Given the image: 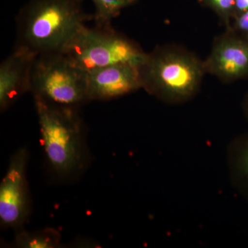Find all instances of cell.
I'll list each match as a JSON object with an SVG mask.
<instances>
[{"label":"cell","instance_id":"obj_1","mask_svg":"<svg viewBox=\"0 0 248 248\" xmlns=\"http://www.w3.org/2000/svg\"><path fill=\"white\" fill-rule=\"evenodd\" d=\"M140 68L142 89L170 105L192 100L207 74L204 60L174 44L155 47L146 54Z\"/></svg>","mask_w":248,"mask_h":248},{"label":"cell","instance_id":"obj_2","mask_svg":"<svg viewBox=\"0 0 248 248\" xmlns=\"http://www.w3.org/2000/svg\"><path fill=\"white\" fill-rule=\"evenodd\" d=\"M83 0H32L17 17V47L36 55L62 53L89 19Z\"/></svg>","mask_w":248,"mask_h":248},{"label":"cell","instance_id":"obj_3","mask_svg":"<svg viewBox=\"0 0 248 248\" xmlns=\"http://www.w3.org/2000/svg\"><path fill=\"white\" fill-rule=\"evenodd\" d=\"M35 101L41 142L49 170L58 179L76 177L88 162L84 125L77 108Z\"/></svg>","mask_w":248,"mask_h":248},{"label":"cell","instance_id":"obj_4","mask_svg":"<svg viewBox=\"0 0 248 248\" xmlns=\"http://www.w3.org/2000/svg\"><path fill=\"white\" fill-rule=\"evenodd\" d=\"M62 53L80 70L90 71L118 63L141 65L146 56L140 45L109 27H81Z\"/></svg>","mask_w":248,"mask_h":248},{"label":"cell","instance_id":"obj_5","mask_svg":"<svg viewBox=\"0 0 248 248\" xmlns=\"http://www.w3.org/2000/svg\"><path fill=\"white\" fill-rule=\"evenodd\" d=\"M30 91L35 99L60 107L77 108L89 101L86 73L77 68L62 53L36 57Z\"/></svg>","mask_w":248,"mask_h":248},{"label":"cell","instance_id":"obj_6","mask_svg":"<svg viewBox=\"0 0 248 248\" xmlns=\"http://www.w3.org/2000/svg\"><path fill=\"white\" fill-rule=\"evenodd\" d=\"M28 153L20 148L10 160L0 184V223L4 228L22 229L31 213L27 182Z\"/></svg>","mask_w":248,"mask_h":248},{"label":"cell","instance_id":"obj_7","mask_svg":"<svg viewBox=\"0 0 248 248\" xmlns=\"http://www.w3.org/2000/svg\"><path fill=\"white\" fill-rule=\"evenodd\" d=\"M207 74L223 83L248 79V38L226 29L214 40L204 60Z\"/></svg>","mask_w":248,"mask_h":248},{"label":"cell","instance_id":"obj_8","mask_svg":"<svg viewBox=\"0 0 248 248\" xmlns=\"http://www.w3.org/2000/svg\"><path fill=\"white\" fill-rule=\"evenodd\" d=\"M140 66L118 63L86 73L89 100H110L142 89Z\"/></svg>","mask_w":248,"mask_h":248},{"label":"cell","instance_id":"obj_9","mask_svg":"<svg viewBox=\"0 0 248 248\" xmlns=\"http://www.w3.org/2000/svg\"><path fill=\"white\" fill-rule=\"evenodd\" d=\"M37 55L16 46L0 66V108L4 111L30 91L32 65Z\"/></svg>","mask_w":248,"mask_h":248},{"label":"cell","instance_id":"obj_10","mask_svg":"<svg viewBox=\"0 0 248 248\" xmlns=\"http://www.w3.org/2000/svg\"><path fill=\"white\" fill-rule=\"evenodd\" d=\"M226 157L232 186L248 202V132L231 140L227 148Z\"/></svg>","mask_w":248,"mask_h":248},{"label":"cell","instance_id":"obj_11","mask_svg":"<svg viewBox=\"0 0 248 248\" xmlns=\"http://www.w3.org/2000/svg\"><path fill=\"white\" fill-rule=\"evenodd\" d=\"M61 234L57 230L48 228L36 231L19 230L14 245L22 248H55L61 243Z\"/></svg>","mask_w":248,"mask_h":248},{"label":"cell","instance_id":"obj_12","mask_svg":"<svg viewBox=\"0 0 248 248\" xmlns=\"http://www.w3.org/2000/svg\"><path fill=\"white\" fill-rule=\"evenodd\" d=\"M95 6L96 26L109 27L112 19L117 17L121 11L137 0H92Z\"/></svg>","mask_w":248,"mask_h":248},{"label":"cell","instance_id":"obj_13","mask_svg":"<svg viewBox=\"0 0 248 248\" xmlns=\"http://www.w3.org/2000/svg\"><path fill=\"white\" fill-rule=\"evenodd\" d=\"M199 1L211 9L223 22L226 29L231 27L235 0H199Z\"/></svg>","mask_w":248,"mask_h":248},{"label":"cell","instance_id":"obj_14","mask_svg":"<svg viewBox=\"0 0 248 248\" xmlns=\"http://www.w3.org/2000/svg\"><path fill=\"white\" fill-rule=\"evenodd\" d=\"M228 29L248 38V11L233 19L231 27Z\"/></svg>","mask_w":248,"mask_h":248},{"label":"cell","instance_id":"obj_15","mask_svg":"<svg viewBox=\"0 0 248 248\" xmlns=\"http://www.w3.org/2000/svg\"><path fill=\"white\" fill-rule=\"evenodd\" d=\"M248 11V0H235L233 19Z\"/></svg>","mask_w":248,"mask_h":248},{"label":"cell","instance_id":"obj_16","mask_svg":"<svg viewBox=\"0 0 248 248\" xmlns=\"http://www.w3.org/2000/svg\"><path fill=\"white\" fill-rule=\"evenodd\" d=\"M241 108H242L243 114H244L245 118L248 122V91L245 94L244 99H243Z\"/></svg>","mask_w":248,"mask_h":248}]
</instances>
